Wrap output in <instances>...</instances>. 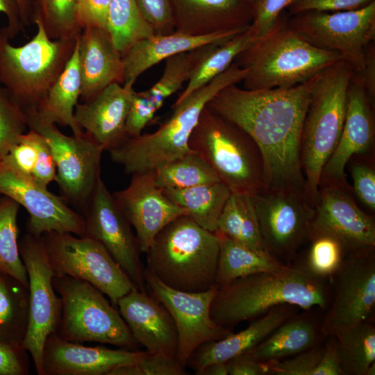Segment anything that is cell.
Here are the masks:
<instances>
[{"instance_id":"obj_1","label":"cell","mask_w":375,"mask_h":375,"mask_svg":"<svg viewBox=\"0 0 375 375\" xmlns=\"http://www.w3.org/2000/svg\"><path fill=\"white\" fill-rule=\"evenodd\" d=\"M319 74L291 87L247 90L231 85L206 104L257 144L267 188L305 189L301 164L302 129Z\"/></svg>"},{"instance_id":"obj_2","label":"cell","mask_w":375,"mask_h":375,"mask_svg":"<svg viewBox=\"0 0 375 375\" xmlns=\"http://www.w3.org/2000/svg\"><path fill=\"white\" fill-rule=\"evenodd\" d=\"M331 282L312 275L299 260L273 271L239 278L217 287L210 317L228 328L253 321L272 308L290 304L304 310L325 309L331 299Z\"/></svg>"},{"instance_id":"obj_3","label":"cell","mask_w":375,"mask_h":375,"mask_svg":"<svg viewBox=\"0 0 375 375\" xmlns=\"http://www.w3.org/2000/svg\"><path fill=\"white\" fill-rule=\"evenodd\" d=\"M342 60L336 51L317 48L290 27L283 12L272 27L253 40L234 62L247 73V90L285 88L304 83Z\"/></svg>"},{"instance_id":"obj_4","label":"cell","mask_w":375,"mask_h":375,"mask_svg":"<svg viewBox=\"0 0 375 375\" xmlns=\"http://www.w3.org/2000/svg\"><path fill=\"white\" fill-rule=\"evenodd\" d=\"M247 73L233 62L224 72L172 107L171 117L156 131L126 138L110 149L111 160L132 175L154 171L193 152L189 140L208 102L223 88L240 83Z\"/></svg>"},{"instance_id":"obj_5","label":"cell","mask_w":375,"mask_h":375,"mask_svg":"<svg viewBox=\"0 0 375 375\" xmlns=\"http://www.w3.org/2000/svg\"><path fill=\"white\" fill-rule=\"evenodd\" d=\"M219 248L216 233L182 215L155 237L146 252V269L174 290L205 292L217 286L215 277Z\"/></svg>"},{"instance_id":"obj_6","label":"cell","mask_w":375,"mask_h":375,"mask_svg":"<svg viewBox=\"0 0 375 375\" xmlns=\"http://www.w3.org/2000/svg\"><path fill=\"white\" fill-rule=\"evenodd\" d=\"M353 74L351 67L341 60L319 74L312 92L301 142L304 191L312 208L322 169L335 150L342 131L347 92Z\"/></svg>"},{"instance_id":"obj_7","label":"cell","mask_w":375,"mask_h":375,"mask_svg":"<svg viewBox=\"0 0 375 375\" xmlns=\"http://www.w3.org/2000/svg\"><path fill=\"white\" fill-rule=\"evenodd\" d=\"M34 23L36 33L19 47L10 44L6 26L0 29V84L24 110H38L76 43V38L52 40L39 19Z\"/></svg>"},{"instance_id":"obj_8","label":"cell","mask_w":375,"mask_h":375,"mask_svg":"<svg viewBox=\"0 0 375 375\" xmlns=\"http://www.w3.org/2000/svg\"><path fill=\"white\" fill-rule=\"evenodd\" d=\"M189 147L231 192L252 196L266 188L263 158L257 144L206 106L190 135Z\"/></svg>"},{"instance_id":"obj_9","label":"cell","mask_w":375,"mask_h":375,"mask_svg":"<svg viewBox=\"0 0 375 375\" xmlns=\"http://www.w3.org/2000/svg\"><path fill=\"white\" fill-rule=\"evenodd\" d=\"M53 288L62 300L56 333L74 342H96L128 349L138 343L119 312L103 294L87 281L69 276H55Z\"/></svg>"},{"instance_id":"obj_10","label":"cell","mask_w":375,"mask_h":375,"mask_svg":"<svg viewBox=\"0 0 375 375\" xmlns=\"http://www.w3.org/2000/svg\"><path fill=\"white\" fill-rule=\"evenodd\" d=\"M251 199L265 250L283 264L292 262L308 240L314 216L304 190L266 187Z\"/></svg>"},{"instance_id":"obj_11","label":"cell","mask_w":375,"mask_h":375,"mask_svg":"<svg viewBox=\"0 0 375 375\" xmlns=\"http://www.w3.org/2000/svg\"><path fill=\"white\" fill-rule=\"evenodd\" d=\"M41 237L56 276L67 275L88 282L108 296L116 308L122 297L137 288L98 241L56 231Z\"/></svg>"},{"instance_id":"obj_12","label":"cell","mask_w":375,"mask_h":375,"mask_svg":"<svg viewBox=\"0 0 375 375\" xmlns=\"http://www.w3.org/2000/svg\"><path fill=\"white\" fill-rule=\"evenodd\" d=\"M24 111L28 129L42 135L51 148L61 197L83 212L101 177L104 149L85 132L81 135H66L55 123L42 119L37 110Z\"/></svg>"},{"instance_id":"obj_13","label":"cell","mask_w":375,"mask_h":375,"mask_svg":"<svg viewBox=\"0 0 375 375\" xmlns=\"http://www.w3.org/2000/svg\"><path fill=\"white\" fill-rule=\"evenodd\" d=\"M288 23L313 46L338 52L360 75L367 47L375 39V1L356 10L301 12L292 15Z\"/></svg>"},{"instance_id":"obj_14","label":"cell","mask_w":375,"mask_h":375,"mask_svg":"<svg viewBox=\"0 0 375 375\" xmlns=\"http://www.w3.org/2000/svg\"><path fill=\"white\" fill-rule=\"evenodd\" d=\"M29 291L28 322L23 345L31 354L36 372L42 375L43 348L47 337L56 333L62 300L53 285V271L42 237L27 233L19 242Z\"/></svg>"},{"instance_id":"obj_15","label":"cell","mask_w":375,"mask_h":375,"mask_svg":"<svg viewBox=\"0 0 375 375\" xmlns=\"http://www.w3.org/2000/svg\"><path fill=\"white\" fill-rule=\"evenodd\" d=\"M331 284L333 296L321 322L324 338L374 319L375 247L349 251Z\"/></svg>"},{"instance_id":"obj_16","label":"cell","mask_w":375,"mask_h":375,"mask_svg":"<svg viewBox=\"0 0 375 375\" xmlns=\"http://www.w3.org/2000/svg\"><path fill=\"white\" fill-rule=\"evenodd\" d=\"M145 287L172 317L178 332L176 360L185 367L193 352L201 344L222 340L232 333L210 317V306L217 286L201 292L174 290L144 269Z\"/></svg>"},{"instance_id":"obj_17","label":"cell","mask_w":375,"mask_h":375,"mask_svg":"<svg viewBox=\"0 0 375 375\" xmlns=\"http://www.w3.org/2000/svg\"><path fill=\"white\" fill-rule=\"evenodd\" d=\"M85 235L100 242L141 291H146L139 242L101 177L83 211Z\"/></svg>"},{"instance_id":"obj_18","label":"cell","mask_w":375,"mask_h":375,"mask_svg":"<svg viewBox=\"0 0 375 375\" xmlns=\"http://www.w3.org/2000/svg\"><path fill=\"white\" fill-rule=\"evenodd\" d=\"M0 194L11 198L27 210V233L38 237L51 231L80 237L85 235L83 215L71 208L62 197L36 183L3 158H0Z\"/></svg>"},{"instance_id":"obj_19","label":"cell","mask_w":375,"mask_h":375,"mask_svg":"<svg viewBox=\"0 0 375 375\" xmlns=\"http://www.w3.org/2000/svg\"><path fill=\"white\" fill-rule=\"evenodd\" d=\"M312 226L338 237L349 251L375 247V219L357 204L347 180H320Z\"/></svg>"},{"instance_id":"obj_20","label":"cell","mask_w":375,"mask_h":375,"mask_svg":"<svg viewBox=\"0 0 375 375\" xmlns=\"http://www.w3.org/2000/svg\"><path fill=\"white\" fill-rule=\"evenodd\" d=\"M112 194L124 215L135 231L140 250L146 253L157 234L175 219L188 215L156 185L153 171L132 174L124 190Z\"/></svg>"},{"instance_id":"obj_21","label":"cell","mask_w":375,"mask_h":375,"mask_svg":"<svg viewBox=\"0 0 375 375\" xmlns=\"http://www.w3.org/2000/svg\"><path fill=\"white\" fill-rule=\"evenodd\" d=\"M374 104L370 101L360 76L353 74L348 86L346 113L338 143L324 166L320 180H347L345 168L358 154L374 153Z\"/></svg>"},{"instance_id":"obj_22","label":"cell","mask_w":375,"mask_h":375,"mask_svg":"<svg viewBox=\"0 0 375 375\" xmlns=\"http://www.w3.org/2000/svg\"><path fill=\"white\" fill-rule=\"evenodd\" d=\"M147 353L85 347L52 333L43 348L42 375H109L118 367L138 363Z\"/></svg>"},{"instance_id":"obj_23","label":"cell","mask_w":375,"mask_h":375,"mask_svg":"<svg viewBox=\"0 0 375 375\" xmlns=\"http://www.w3.org/2000/svg\"><path fill=\"white\" fill-rule=\"evenodd\" d=\"M117 308L138 344L150 353L176 359V326L160 301L146 291L134 288L118 300Z\"/></svg>"},{"instance_id":"obj_24","label":"cell","mask_w":375,"mask_h":375,"mask_svg":"<svg viewBox=\"0 0 375 375\" xmlns=\"http://www.w3.org/2000/svg\"><path fill=\"white\" fill-rule=\"evenodd\" d=\"M174 31L192 36L248 28L253 6L247 0H171Z\"/></svg>"},{"instance_id":"obj_25","label":"cell","mask_w":375,"mask_h":375,"mask_svg":"<svg viewBox=\"0 0 375 375\" xmlns=\"http://www.w3.org/2000/svg\"><path fill=\"white\" fill-rule=\"evenodd\" d=\"M134 90L118 83L103 89L91 99L76 106L74 117L85 133L104 150L125 138V123Z\"/></svg>"},{"instance_id":"obj_26","label":"cell","mask_w":375,"mask_h":375,"mask_svg":"<svg viewBox=\"0 0 375 375\" xmlns=\"http://www.w3.org/2000/svg\"><path fill=\"white\" fill-rule=\"evenodd\" d=\"M76 43L83 101L91 99L111 83L123 84L122 56L107 30L85 28L77 38Z\"/></svg>"},{"instance_id":"obj_27","label":"cell","mask_w":375,"mask_h":375,"mask_svg":"<svg viewBox=\"0 0 375 375\" xmlns=\"http://www.w3.org/2000/svg\"><path fill=\"white\" fill-rule=\"evenodd\" d=\"M245 30L201 36H192L174 31L167 35L154 34L142 39L134 43L122 56L124 64L122 85L133 88L142 74L160 62L206 44L229 39Z\"/></svg>"},{"instance_id":"obj_28","label":"cell","mask_w":375,"mask_h":375,"mask_svg":"<svg viewBox=\"0 0 375 375\" xmlns=\"http://www.w3.org/2000/svg\"><path fill=\"white\" fill-rule=\"evenodd\" d=\"M297 306L290 304L277 306L262 316L251 321L245 329L232 333L217 341L204 343L191 355L187 365L199 375L207 365L216 362H226L248 352L265 340L274 330L296 313Z\"/></svg>"},{"instance_id":"obj_29","label":"cell","mask_w":375,"mask_h":375,"mask_svg":"<svg viewBox=\"0 0 375 375\" xmlns=\"http://www.w3.org/2000/svg\"><path fill=\"white\" fill-rule=\"evenodd\" d=\"M323 338L321 324L304 310L290 317L248 352L261 362L280 360L312 347Z\"/></svg>"},{"instance_id":"obj_30","label":"cell","mask_w":375,"mask_h":375,"mask_svg":"<svg viewBox=\"0 0 375 375\" xmlns=\"http://www.w3.org/2000/svg\"><path fill=\"white\" fill-rule=\"evenodd\" d=\"M253 41L248 28L229 39L206 44L193 49L194 59L190 78L172 107L224 72Z\"/></svg>"},{"instance_id":"obj_31","label":"cell","mask_w":375,"mask_h":375,"mask_svg":"<svg viewBox=\"0 0 375 375\" xmlns=\"http://www.w3.org/2000/svg\"><path fill=\"white\" fill-rule=\"evenodd\" d=\"M77 39V38H76ZM81 78L77 43L66 66L50 88L37 112L43 119L68 126L74 135L84 133L74 117V110L81 97Z\"/></svg>"},{"instance_id":"obj_32","label":"cell","mask_w":375,"mask_h":375,"mask_svg":"<svg viewBox=\"0 0 375 375\" xmlns=\"http://www.w3.org/2000/svg\"><path fill=\"white\" fill-rule=\"evenodd\" d=\"M176 204L186 210L193 221L215 233L231 192L221 181L185 189H162Z\"/></svg>"},{"instance_id":"obj_33","label":"cell","mask_w":375,"mask_h":375,"mask_svg":"<svg viewBox=\"0 0 375 375\" xmlns=\"http://www.w3.org/2000/svg\"><path fill=\"white\" fill-rule=\"evenodd\" d=\"M217 235L220 240L215 277L217 287L241 277L276 270L286 265L267 251H257L226 237Z\"/></svg>"},{"instance_id":"obj_34","label":"cell","mask_w":375,"mask_h":375,"mask_svg":"<svg viewBox=\"0 0 375 375\" xmlns=\"http://www.w3.org/2000/svg\"><path fill=\"white\" fill-rule=\"evenodd\" d=\"M28 310V288L0 270V342L23 344Z\"/></svg>"},{"instance_id":"obj_35","label":"cell","mask_w":375,"mask_h":375,"mask_svg":"<svg viewBox=\"0 0 375 375\" xmlns=\"http://www.w3.org/2000/svg\"><path fill=\"white\" fill-rule=\"evenodd\" d=\"M257 251H265L251 196L231 192L215 232Z\"/></svg>"},{"instance_id":"obj_36","label":"cell","mask_w":375,"mask_h":375,"mask_svg":"<svg viewBox=\"0 0 375 375\" xmlns=\"http://www.w3.org/2000/svg\"><path fill=\"white\" fill-rule=\"evenodd\" d=\"M335 339L344 375H366L375 363L374 319L360 323L340 332Z\"/></svg>"},{"instance_id":"obj_37","label":"cell","mask_w":375,"mask_h":375,"mask_svg":"<svg viewBox=\"0 0 375 375\" xmlns=\"http://www.w3.org/2000/svg\"><path fill=\"white\" fill-rule=\"evenodd\" d=\"M306 245L299 260L312 275L331 282L349 252L347 246L334 234L313 226Z\"/></svg>"},{"instance_id":"obj_38","label":"cell","mask_w":375,"mask_h":375,"mask_svg":"<svg viewBox=\"0 0 375 375\" xmlns=\"http://www.w3.org/2000/svg\"><path fill=\"white\" fill-rule=\"evenodd\" d=\"M107 31L122 56L134 43L155 34L135 0H110Z\"/></svg>"},{"instance_id":"obj_39","label":"cell","mask_w":375,"mask_h":375,"mask_svg":"<svg viewBox=\"0 0 375 375\" xmlns=\"http://www.w3.org/2000/svg\"><path fill=\"white\" fill-rule=\"evenodd\" d=\"M153 172L156 185L161 189H185L220 181L209 164L194 152L167 162Z\"/></svg>"},{"instance_id":"obj_40","label":"cell","mask_w":375,"mask_h":375,"mask_svg":"<svg viewBox=\"0 0 375 375\" xmlns=\"http://www.w3.org/2000/svg\"><path fill=\"white\" fill-rule=\"evenodd\" d=\"M19 204L3 195L0 198V270L28 288V279L19 250L17 215Z\"/></svg>"},{"instance_id":"obj_41","label":"cell","mask_w":375,"mask_h":375,"mask_svg":"<svg viewBox=\"0 0 375 375\" xmlns=\"http://www.w3.org/2000/svg\"><path fill=\"white\" fill-rule=\"evenodd\" d=\"M78 0H38L35 18L52 40L77 38L82 32L77 18Z\"/></svg>"},{"instance_id":"obj_42","label":"cell","mask_w":375,"mask_h":375,"mask_svg":"<svg viewBox=\"0 0 375 375\" xmlns=\"http://www.w3.org/2000/svg\"><path fill=\"white\" fill-rule=\"evenodd\" d=\"M193 50L172 56L165 60L160 78L147 90L139 92L158 110L165 101L188 82L194 63Z\"/></svg>"},{"instance_id":"obj_43","label":"cell","mask_w":375,"mask_h":375,"mask_svg":"<svg viewBox=\"0 0 375 375\" xmlns=\"http://www.w3.org/2000/svg\"><path fill=\"white\" fill-rule=\"evenodd\" d=\"M27 128L24 108L0 84V158L8 153Z\"/></svg>"},{"instance_id":"obj_44","label":"cell","mask_w":375,"mask_h":375,"mask_svg":"<svg viewBox=\"0 0 375 375\" xmlns=\"http://www.w3.org/2000/svg\"><path fill=\"white\" fill-rule=\"evenodd\" d=\"M349 170L353 195L372 215L375 212V158L374 153L352 156L347 166Z\"/></svg>"},{"instance_id":"obj_45","label":"cell","mask_w":375,"mask_h":375,"mask_svg":"<svg viewBox=\"0 0 375 375\" xmlns=\"http://www.w3.org/2000/svg\"><path fill=\"white\" fill-rule=\"evenodd\" d=\"M324 342L291 357L280 360L264 362L267 374L314 375L322 356Z\"/></svg>"},{"instance_id":"obj_46","label":"cell","mask_w":375,"mask_h":375,"mask_svg":"<svg viewBox=\"0 0 375 375\" xmlns=\"http://www.w3.org/2000/svg\"><path fill=\"white\" fill-rule=\"evenodd\" d=\"M183 367L174 358L147 351L138 363L124 365L112 371L109 375H183Z\"/></svg>"},{"instance_id":"obj_47","label":"cell","mask_w":375,"mask_h":375,"mask_svg":"<svg viewBox=\"0 0 375 375\" xmlns=\"http://www.w3.org/2000/svg\"><path fill=\"white\" fill-rule=\"evenodd\" d=\"M298 0H256L253 19L249 27L253 40L267 33L283 11Z\"/></svg>"},{"instance_id":"obj_48","label":"cell","mask_w":375,"mask_h":375,"mask_svg":"<svg viewBox=\"0 0 375 375\" xmlns=\"http://www.w3.org/2000/svg\"><path fill=\"white\" fill-rule=\"evenodd\" d=\"M144 18L155 34L174 32L171 0H135Z\"/></svg>"},{"instance_id":"obj_49","label":"cell","mask_w":375,"mask_h":375,"mask_svg":"<svg viewBox=\"0 0 375 375\" xmlns=\"http://www.w3.org/2000/svg\"><path fill=\"white\" fill-rule=\"evenodd\" d=\"M20 172L31 178L34 171L38 151L34 142V131L29 129L3 157Z\"/></svg>"},{"instance_id":"obj_50","label":"cell","mask_w":375,"mask_h":375,"mask_svg":"<svg viewBox=\"0 0 375 375\" xmlns=\"http://www.w3.org/2000/svg\"><path fill=\"white\" fill-rule=\"evenodd\" d=\"M157 111L149 99L134 90L125 123L126 138L141 135L142 130L153 118Z\"/></svg>"},{"instance_id":"obj_51","label":"cell","mask_w":375,"mask_h":375,"mask_svg":"<svg viewBox=\"0 0 375 375\" xmlns=\"http://www.w3.org/2000/svg\"><path fill=\"white\" fill-rule=\"evenodd\" d=\"M33 131L38 158L31 178L40 186L47 188L51 182L56 181V163L45 138L39 133Z\"/></svg>"},{"instance_id":"obj_52","label":"cell","mask_w":375,"mask_h":375,"mask_svg":"<svg viewBox=\"0 0 375 375\" xmlns=\"http://www.w3.org/2000/svg\"><path fill=\"white\" fill-rule=\"evenodd\" d=\"M28 351L23 344L0 342V375H28Z\"/></svg>"},{"instance_id":"obj_53","label":"cell","mask_w":375,"mask_h":375,"mask_svg":"<svg viewBox=\"0 0 375 375\" xmlns=\"http://www.w3.org/2000/svg\"><path fill=\"white\" fill-rule=\"evenodd\" d=\"M375 0H298L288 8L291 15L308 11L338 12L360 9Z\"/></svg>"},{"instance_id":"obj_54","label":"cell","mask_w":375,"mask_h":375,"mask_svg":"<svg viewBox=\"0 0 375 375\" xmlns=\"http://www.w3.org/2000/svg\"><path fill=\"white\" fill-rule=\"evenodd\" d=\"M110 0H78L77 18L82 30L97 27L107 30Z\"/></svg>"},{"instance_id":"obj_55","label":"cell","mask_w":375,"mask_h":375,"mask_svg":"<svg viewBox=\"0 0 375 375\" xmlns=\"http://www.w3.org/2000/svg\"><path fill=\"white\" fill-rule=\"evenodd\" d=\"M226 365L230 375H268L264 362L257 360L249 352L231 358Z\"/></svg>"},{"instance_id":"obj_56","label":"cell","mask_w":375,"mask_h":375,"mask_svg":"<svg viewBox=\"0 0 375 375\" xmlns=\"http://www.w3.org/2000/svg\"><path fill=\"white\" fill-rule=\"evenodd\" d=\"M324 349L314 375H344L340 367L335 339L326 337Z\"/></svg>"},{"instance_id":"obj_57","label":"cell","mask_w":375,"mask_h":375,"mask_svg":"<svg viewBox=\"0 0 375 375\" xmlns=\"http://www.w3.org/2000/svg\"><path fill=\"white\" fill-rule=\"evenodd\" d=\"M370 101L374 104L375 99V46L374 42L367 47L365 69L359 75Z\"/></svg>"},{"instance_id":"obj_58","label":"cell","mask_w":375,"mask_h":375,"mask_svg":"<svg viewBox=\"0 0 375 375\" xmlns=\"http://www.w3.org/2000/svg\"><path fill=\"white\" fill-rule=\"evenodd\" d=\"M0 12L4 13L8 19L6 26L10 39L24 30L19 8L15 0H0Z\"/></svg>"},{"instance_id":"obj_59","label":"cell","mask_w":375,"mask_h":375,"mask_svg":"<svg viewBox=\"0 0 375 375\" xmlns=\"http://www.w3.org/2000/svg\"><path fill=\"white\" fill-rule=\"evenodd\" d=\"M19 8L22 23L24 26L34 23L37 4L34 0H15Z\"/></svg>"},{"instance_id":"obj_60","label":"cell","mask_w":375,"mask_h":375,"mask_svg":"<svg viewBox=\"0 0 375 375\" xmlns=\"http://www.w3.org/2000/svg\"><path fill=\"white\" fill-rule=\"evenodd\" d=\"M226 362H216L205 367L199 375H227Z\"/></svg>"},{"instance_id":"obj_61","label":"cell","mask_w":375,"mask_h":375,"mask_svg":"<svg viewBox=\"0 0 375 375\" xmlns=\"http://www.w3.org/2000/svg\"><path fill=\"white\" fill-rule=\"evenodd\" d=\"M375 374V363H373L367 369L366 375H374Z\"/></svg>"},{"instance_id":"obj_62","label":"cell","mask_w":375,"mask_h":375,"mask_svg":"<svg viewBox=\"0 0 375 375\" xmlns=\"http://www.w3.org/2000/svg\"><path fill=\"white\" fill-rule=\"evenodd\" d=\"M247 1L249 3H250L252 5V6H253L254 2L256 1V0H247Z\"/></svg>"},{"instance_id":"obj_63","label":"cell","mask_w":375,"mask_h":375,"mask_svg":"<svg viewBox=\"0 0 375 375\" xmlns=\"http://www.w3.org/2000/svg\"><path fill=\"white\" fill-rule=\"evenodd\" d=\"M38 1V0H37Z\"/></svg>"}]
</instances>
